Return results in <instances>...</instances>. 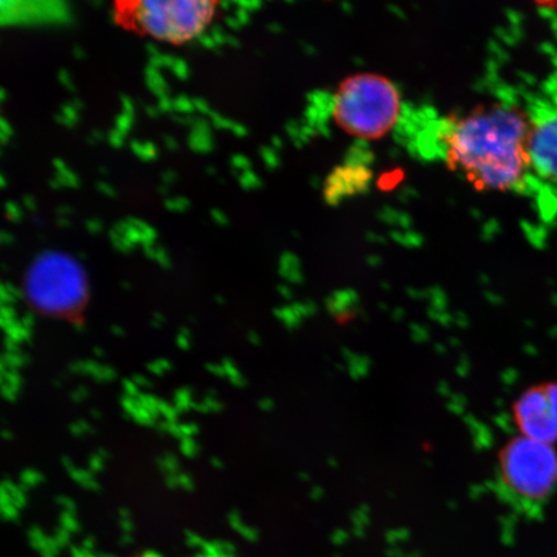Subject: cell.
Listing matches in <instances>:
<instances>
[{
    "label": "cell",
    "mask_w": 557,
    "mask_h": 557,
    "mask_svg": "<svg viewBox=\"0 0 557 557\" xmlns=\"http://www.w3.org/2000/svg\"><path fill=\"white\" fill-rule=\"evenodd\" d=\"M533 122L505 103L480 107L453 121L444 132V158L479 191H519L533 171Z\"/></svg>",
    "instance_id": "cell-1"
},
{
    "label": "cell",
    "mask_w": 557,
    "mask_h": 557,
    "mask_svg": "<svg viewBox=\"0 0 557 557\" xmlns=\"http://www.w3.org/2000/svg\"><path fill=\"white\" fill-rule=\"evenodd\" d=\"M401 95L386 76L359 73L339 83L332 101L334 123L346 135L374 141L389 134L401 115Z\"/></svg>",
    "instance_id": "cell-2"
},
{
    "label": "cell",
    "mask_w": 557,
    "mask_h": 557,
    "mask_svg": "<svg viewBox=\"0 0 557 557\" xmlns=\"http://www.w3.org/2000/svg\"><path fill=\"white\" fill-rule=\"evenodd\" d=\"M499 492L527 512H537L557 492V453L549 444L524 436L500 453Z\"/></svg>",
    "instance_id": "cell-3"
},
{
    "label": "cell",
    "mask_w": 557,
    "mask_h": 557,
    "mask_svg": "<svg viewBox=\"0 0 557 557\" xmlns=\"http://www.w3.org/2000/svg\"><path fill=\"white\" fill-rule=\"evenodd\" d=\"M24 292L34 308L47 313L78 309L87 297V278L82 264L60 250L46 249L26 270Z\"/></svg>",
    "instance_id": "cell-4"
},
{
    "label": "cell",
    "mask_w": 557,
    "mask_h": 557,
    "mask_svg": "<svg viewBox=\"0 0 557 557\" xmlns=\"http://www.w3.org/2000/svg\"><path fill=\"white\" fill-rule=\"evenodd\" d=\"M131 24L152 38L184 44L199 38L218 3L211 0H138L127 4Z\"/></svg>",
    "instance_id": "cell-5"
},
{
    "label": "cell",
    "mask_w": 557,
    "mask_h": 557,
    "mask_svg": "<svg viewBox=\"0 0 557 557\" xmlns=\"http://www.w3.org/2000/svg\"><path fill=\"white\" fill-rule=\"evenodd\" d=\"M515 422L521 436L552 445L557 441V385L534 387L515 404Z\"/></svg>",
    "instance_id": "cell-6"
},
{
    "label": "cell",
    "mask_w": 557,
    "mask_h": 557,
    "mask_svg": "<svg viewBox=\"0 0 557 557\" xmlns=\"http://www.w3.org/2000/svg\"><path fill=\"white\" fill-rule=\"evenodd\" d=\"M532 122L533 171L557 183V110L547 111Z\"/></svg>",
    "instance_id": "cell-7"
},
{
    "label": "cell",
    "mask_w": 557,
    "mask_h": 557,
    "mask_svg": "<svg viewBox=\"0 0 557 557\" xmlns=\"http://www.w3.org/2000/svg\"><path fill=\"white\" fill-rule=\"evenodd\" d=\"M372 171L361 163L337 166L326 178L324 198L326 203L337 206L341 201L364 193L372 183Z\"/></svg>",
    "instance_id": "cell-8"
},
{
    "label": "cell",
    "mask_w": 557,
    "mask_h": 557,
    "mask_svg": "<svg viewBox=\"0 0 557 557\" xmlns=\"http://www.w3.org/2000/svg\"><path fill=\"white\" fill-rule=\"evenodd\" d=\"M145 76H146V85H148L149 89L152 94L159 97V99H162L166 95V90H169V87H166V83L162 76L158 72V69L148 66L145 70Z\"/></svg>",
    "instance_id": "cell-9"
},
{
    "label": "cell",
    "mask_w": 557,
    "mask_h": 557,
    "mask_svg": "<svg viewBox=\"0 0 557 557\" xmlns=\"http://www.w3.org/2000/svg\"><path fill=\"white\" fill-rule=\"evenodd\" d=\"M190 149L197 152H209L213 148L211 132L191 129L189 136Z\"/></svg>",
    "instance_id": "cell-10"
},
{
    "label": "cell",
    "mask_w": 557,
    "mask_h": 557,
    "mask_svg": "<svg viewBox=\"0 0 557 557\" xmlns=\"http://www.w3.org/2000/svg\"><path fill=\"white\" fill-rule=\"evenodd\" d=\"M131 150L135 152V154L143 160H152L158 157L157 146L150 141L148 143H139L132 141Z\"/></svg>",
    "instance_id": "cell-11"
},
{
    "label": "cell",
    "mask_w": 557,
    "mask_h": 557,
    "mask_svg": "<svg viewBox=\"0 0 557 557\" xmlns=\"http://www.w3.org/2000/svg\"><path fill=\"white\" fill-rule=\"evenodd\" d=\"M109 238L111 244H113L114 248L116 250H120V252L127 253L134 247V244H132L125 236L117 234L114 232L113 228L110 230Z\"/></svg>",
    "instance_id": "cell-12"
},
{
    "label": "cell",
    "mask_w": 557,
    "mask_h": 557,
    "mask_svg": "<svg viewBox=\"0 0 557 557\" xmlns=\"http://www.w3.org/2000/svg\"><path fill=\"white\" fill-rule=\"evenodd\" d=\"M174 109L178 111L180 114L189 115L193 113L194 101L186 97L185 95H181L176 100H173Z\"/></svg>",
    "instance_id": "cell-13"
},
{
    "label": "cell",
    "mask_w": 557,
    "mask_h": 557,
    "mask_svg": "<svg viewBox=\"0 0 557 557\" xmlns=\"http://www.w3.org/2000/svg\"><path fill=\"white\" fill-rule=\"evenodd\" d=\"M134 117H135V114H128V113H124V111H122L121 115H117V117H116V121H115L116 128L115 129L120 131L121 134H123V135H127V132L132 127V123H134Z\"/></svg>",
    "instance_id": "cell-14"
},
{
    "label": "cell",
    "mask_w": 557,
    "mask_h": 557,
    "mask_svg": "<svg viewBox=\"0 0 557 557\" xmlns=\"http://www.w3.org/2000/svg\"><path fill=\"white\" fill-rule=\"evenodd\" d=\"M189 206V200L183 197L165 199L164 201V207L172 212H184Z\"/></svg>",
    "instance_id": "cell-15"
},
{
    "label": "cell",
    "mask_w": 557,
    "mask_h": 557,
    "mask_svg": "<svg viewBox=\"0 0 557 557\" xmlns=\"http://www.w3.org/2000/svg\"><path fill=\"white\" fill-rule=\"evenodd\" d=\"M55 178L60 181L62 186L78 187L79 184L78 177L67 169L61 172H55Z\"/></svg>",
    "instance_id": "cell-16"
},
{
    "label": "cell",
    "mask_w": 557,
    "mask_h": 557,
    "mask_svg": "<svg viewBox=\"0 0 557 557\" xmlns=\"http://www.w3.org/2000/svg\"><path fill=\"white\" fill-rule=\"evenodd\" d=\"M174 75L177 76L178 79H187L189 78V66H187L186 61L183 59L176 58L174 60L173 65L171 67Z\"/></svg>",
    "instance_id": "cell-17"
},
{
    "label": "cell",
    "mask_w": 557,
    "mask_h": 557,
    "mask_svg": "<svg viewBox=\"0 0 557 557\" xmlns=\"http://www.w3.org/2000/svg\"><path fill=\"white\" fill-rule=\"evenodd\" d=\"M240 185L244 189H255V187L259 186L260 181L256 177V174L252 171L243 172L239 176Z\"/></svg>",
    "instance_id": "cell-18"
},
{
    "label": "cell",
    "mask_w": 557,
    "mask_h": 557,
    "mask_svg": "<svg viewBox=\"0 0 557 557\" xmlns=\"http://www.w3.org/2000/svg\"><path fill=\"white\" fill-rule=\"evenodd\" d=\"M5 214L7 219H9L12 222H18L21 219H23V211H21L20 206L13 203V201H7Z\"/></svg>",
    "instance_id": "cell-19"
},
{
    "label": "cell",
    "mask_w": 557,
    "mask_h": 557,
    "mask_svg": "<svg viewBox=\"0 0 557 557\" xmlns=\"http://www.w3.org/2000/svg\"><path fill=\"white\" fill-rule=\"evenodd\" d=\"M230 163H232V169L234 171H250V162L246 157L240 154H235L230 159Z\"/></svg>",
    "instance_id": "cell-20"
},
{
    "label": "cell",
    "mask_w": 557,
    "mask_h": 557,
    "mask_svg": "<svg viewBox=\"0 0 557 557\" xmlns=\"http://www.w3.org/2000/svg\"><path fill=\"white\" fill-rule=\"evenodd\" d=\"M209 117H211L212 124L215 128H222V129H232L234 122L226 120V117L222 116L219 113H212L209 114Z\"/></svg>",
    "instance_id": "cell-21"
},
{
    "label": "cell",
    "mask_w": 557,
    "mask_h": 557,
    "mask_svg": "<svg viewBox=\"0 0 557 557\" xmlns=\"http://www.w3.org/2000/svg\"><path fill=\"white\" fill-rule=\"evenodd\" d=\"M61 114L73 124L78 121V110L74 109L72 103L62 104Z\"/></svg>",
    "instance_id": "cell-22"
},
{
    "label": "cell",
    "mask_w": 557,
    "mask_h": 557,
    "mask_svg": "<svg viewBox=\"0 0 557 557\" xmlns=\"http://www.w3.org/2000/svg\"><path fill=\"white\" fill-rule=\"evenodd\" d=\"M129 224V222H128ZM127 238L132 244H141L143 243V232H139L138 228L132 226L129 224L127 232L123 235Z\"/></svg>",
    "instance_id": "cell-23"
},
{
    "label": "cell",
    "mask_w": 557,
    "mask_h": 557,
    "mask_svg": "<svg viewBox=\"0 0 557 557\" xmlns=\"http://www.w3.org/2000/svg\"><path fill=\"white\" fill-rule=\"evenodd\" d=\"M211 35L215 41V45H218V46L226 45L227 35L224 33V30H222L221 26H219V25L212 26Z\"/></svg>",
    "instance_id": "cell-24"
},
{
    "label": "cell",
    "mask_w": 557,
    "mask_h": 557,
    "mask_svg": "<svg viewBox=\"0 0 557 557\" xmlns=\"http://www.w3.org/2000/svg\"><path fill=\"white\" fill-rule=\"evenodd\" d=\"M11 136H12L11 125L9 124V122H7L4 120V117H2V120H0V141H2V144H5L7 141H9V138Z\"/></svg>",
    "instance_id": "cell-25"
},
{
    "label": "cell",
    "mask_w": 557,
    "mask_h": 557,
    "mask_svg": "<svg viewBox=\"0 0 557 557\" xmlns=\"http://www.w3.org/2000/svg\"><path fill=\"white\" fill-rule=\"evenodd\" d=\"M234 4L238 7V9H243L248 12L260 9L261 5V3L256 2V0H235Z\"/></svg>",
    "instance_id": "cell-26"
},
{
    "label": "cell",
    "mask_w": 557,
    "mask_h": 557,
    "mask_svg": "<svg viewBox=\"0 0 557 557\" xmlns=\"http://www.w3.org/2000/svg\"><path fill=\"white\" fill-rule=\"evenodd\" d=\"M124 137L125 135L121 134L120 131H111L110 134H109V143L111 146H113V148H122V145L124 143Z\"/></svg>",
    "instance_id": "cell-27"
},
{
    "label": "cell",
    "mask_w": 557,
    "mask_h": 557,
    "mask_svg": "<svg viewBox=\"0 0 557 557\" xmlns=\"http://www.w3.org/2000/svg\"><path fill=\"white\" fill-rule=\"evenodd\" d=\"M211 218L215 224L220 226H226L228 224L227 215L224 212H221L220 209H212Z\"/></svg>",
    "instance_id": "cell-28"
},
{
    "label": "cell",
    "mask_w": 557,
    "mask_h": 557,
    "mask_svg": "<svg viewBox=\"0 0 557 557\" xmlns=\"http://www.w3.org/2000/svg\"><path fill=\"white\" fill-rule=\"evenodd\" d=\"M156 261L163 268H170V257L162 247H157Z\"/></svg>",
    "instance_id": "cell-29"
},
{
    "label": "cell",
    "mask_w": 557,
    "mask_h": 557,
    "mask_svg": "<svg viewBox=\"0 0 557 557\" xmlns=\"http://www.w3.org/2000/svg\"><path fill=\"white\" fill-rule=\"evenodd\" d=\"M174 109L173 100L170 99L169 96L162 97L158 102V110L162 111V113H170V111Z\"/></svg>",
    "instance_id": "cell-30"
},
{
    "label": "cell",
    "mask_w": 557,
    "mask_h": 557,
    "mask_svg": "<svg viewBox=\"0 0 557 557\" xmlns=\"http://www.w3.org/2000/svg\"><path fill=\"white\" fill-rule=\"evenodd\" d=\"M194 107L199 111L200 114L209 115L212 113V110L209 109V104L203 99H194Z\"/></svg>",
    "instance_id": "cell-31"
},
{
    "label": "cell",
    "mask_w": 557,
    "mask_h": 557,
    "mask_svg": "<svg viewBox=\"0 0 557 557\" xmlns=\"http://www.w3.org/2000/svg\"><path fill=\"white\" fill-rule=\"evenodd\" d=\"M198 41L199 45L209 48V50H213V48L218 47L211 34H201L200 37L198 38Z\"/></svg>",
    "instance_id": "cell-32"
},
{
    "label": "cell",
    "mask_w": 557,
    "mask_h": 557,
    "mask_svg": "<svg viewBox=\"0 0 557 557\" xmlns=\"http://www.w3.org/2000/svg\"><path fill=\"white\" fill-rule=\"evenodd\" d=\"M97 190H99L101 194L107 195V197L114 198L115 197V190L113 186H110L107 183H99L97 184Z\"/></svg>",
    "instance_id": "cell-33"
},
{
    "label": "cell",
    "mask_w": 557,
    "mask_h": 557,
    "mask_svg": "<svg viewBox=\"0 0 557 557\" xmlns=\"http://www.w3.org/2000/svg\"><path fill=\"white\" fill-rule=\"evenodd\" d=\"M121 102L124 113L135 114L134 102L131 101L128 96H122Z\"/></svg>",
    "instance_id": "cell-34"
},
{
    "label": "cell",
    "mask_w": 557,
    "mask_h": 557,
    "mask_svg": "<svg viewBox=\"0 0 557 557\" xmlns=\"http://www.w3.org/2000/svg\"><path fill=\"white\" fill-rule=\"evenodd\" d=\"M86 227L88 230V233L90 234H97L100 233L102 230V224L99 220H88L86 222Z\"/></svg>",
    "instance_id": "cell-35"
},
{
    "label": "cell",
    "mask_w": 557,
    "mask_h": 557,
    "mask_svg": "<svg viewBox=\"0 0 557 557\" xmlns=\"http://www.w3.org/2000/svg\"><path fill=\"white\" fill-rule=\"evenodd\" d=\"M59 81L61 85L67 88L69 90H74L73 83L72 81H70V76L66 73V70H61V72L59 73Z\"/></svg>",
    "instance_id": "cell-36"
},
{
    "label": "cell",
    "mask_w": 557,
    "mask_h": 557,
    "mask_svg": "<svg viewBox=\"0 0 557 557\" xmlns=\"http://www.w3.org/2000/svg\"><path fill=\"white\" fill-rule=\"evenodd\" d=\"M235 17L238 18L240 25H246L249 23V13L243 9L235 10Z\"/></svg>",
    "instance_id": "cell-37"
},
{
    "label": "cell",
    "mask_w": 557,
    "mask_h": 557,
    "mask_svg": "<svg viewBox=\"0 0 557 557\" xmlns=\"http://www.w3.org/2000/svg\"><path fill=\"white\" fill-rule=\"evenodd\" d=\"M23 205L27 209V211L34 212L37 209V201L32 197V195H25L23 199Z\"/></svg>",
    "instance_id": "cell-38"
},
{
    "label": "cell",
    "mask_w": 557,
    "mask_h": 557,
    "mask_svg": "<svg viewBox=\"0 0 557 557\" xmlns=\"http://www.w3.org/2000/svg\"><path fill=\"white\" fill-rule=\"evenodd\" d=\"M225 23L230 27V29L233 30H238L239 27L242 26L238 18H236L235 16H226Z\"/></svg>",
    "instance_id": "cell-39"
},
{
    "label": "cell",
    "mask_w": 557,
    "mask_h": 557,
    "mask_svg": "<svg viewBox=\"0 0 557 557\" xmlns=\"http://www.w3.org/2000/svg\"><path fill=\"white\" fill-rule=\"evenodd\" d=\"M177 174L173 171H165L162 174L163 185H170L173 183V181H176Z\"/></svg>",
    "instance_id": "cell-40"
},
{
    "label": "cell",
    "mask_w": 557,
    "mask_h": 557,
    "mask_svg": "<svg viewBox=\"0 0 557 557\" xmlns=\"http://www.w3.org/2000/svg\"><path fill=\"white\" fill-rule=\"evenodd\" d=\"M232 131L236 137L247 136V129H246V127H243L242 124L234 123Z\"/></svg>",
    "instance_id": "cell-41"
},
{
    "label": "cell",
    "mask_w": 557,
    "mask_h": 557,
    "mask_svg": "<svg viewBox=\"0 0 557 557\" xmlns=\"http://www.w3.org/2000/svg\"><path fill=\"white\" fill-rule=\"evenodd\" d=\"M164 144L166 146V149H170V150L178 149V143L172 136H169V135L164 136Z\"/></svg>",
    "instance_id": "cell-42"
},
{
    "label": "cell",
    "mask_w": 557,
    "mask_h": 557,
    "mask_svg": "<svg viewBox=\"0 0 557 557\" xmlns=\"http://www.w3.org/2000/svg\"><path fill=\"white\" fill-rule=\"evenodd\" d=\"M55 212H58L59 218H67V215L70 213H72L73 211H72V208H70L67 206H61L58 208V211H55Z\"/></svg>",
    "instance_id": "cell-43"
},
{
    "label": "cell",
    "mask_w": 557,
    "mask_h": 557,
    "mask_svg": "<svg viewBox=\"0 0 557 557\" xmlns=\"http://www.w3.org/2000/svg\"><path fill=\"white\" fill-rule=\"evenodd\" d=\"M123 12L120 10H111L110 11V18L113 21V23H120L122 18Z\"/></svg>",
    "instance_id": "cell-44"
},
{
    "label": "cell",
    "mask_w": 557,
    "mask_h": 557,
    "mask_svg": "<svg viewBox=\"0 0 557 557\" xmlns=\"http://www.w3.org/2000/svg\"><path fill=\"white\" fill-rule=\"evenodd\" d=\"M0 242H2L4 246H9V244L13 243V236L10 233L3 232L0 234Z\"/></svg>",
    "instance_id": "cell-45"
},
{
    "label": "cell",
    "mask_w": 557,
    "mask_h": 557,
    "mask_svg": "<svg viewBox=\"0 0 557 557\" xmlns=\"http://www.w3.org/2000/svg\"><path fill=\"white\" fill-rule=\"evenodd\" d=\"M146 51H148L150 58H156V55L160 54L156 45H152V44L146 45Z\"/></svg>",
    "instance_id": "cell-46"
},
{
    "label": "cell",
    "mask_w": 557,
    "mask_h": 557,
    "mask_svg": "<svg viewBox=\"0 0 557 557\" xmlns=\"http://www.w3.org/2000/svg\"><path fill=\"white\" fill-rule=\"evenodd\" d=\"M53 166H54L55 172H61V171H64L65 169H67L66 164L64 162H62L61 159H54Z\"/></svg>",
    "instance_id": "cell-47"
},
{
    "label": "cell",
    "mask_w": 557,
    "mask_h": 557,
    "mask_svg": "<svg viewBox=\"0 0 557 557\" xmlns=\"http://www.w3.org/2000/svg\"><path fill=\"white\" fill-rule=\"evenodd\" d=\"M55 121L59 122V124L65 125V127H73V123L67 121L66 117L62 114L55 115Z\"/></svg>",
    "instance_id": "cell-48"
},
{
    "label": "cell",
    "mask_w": 557,
    "mask_h": 557,
    "mask_svg": "<svg viewBox=\"0 0 557 557\" xmlns=\"http://www.w3.org/2000/svg\"><path fill=\"white\" fill-rule=\"evenodd\" d=\"M102 137H103V135L101 134L100 131H94L92 134H90L89 143L95 144L97 141H100V139H102Z\"/></svg>",
    "instance_id": "cell-49"
},
{
    "label": "cell",
    "mask_w": 557,
    "mask_h": 557,
    "mask_svg": "<svg viewBox=\"0 0 557 557\" xmlns=\"http://www.w3.org/2000/svg\"><path fill=\"white\" fill-rule=\"evenodd\" d=\"M73 55L75 59L83 60V59H85L86 54H85V51H83L81 47H74Z\"/></svg>",
    "instance_id": "cell-50"
},
{
    "label": "cell",
    "mask_w": 557,
    "mask_h": 557,
    "mask_svg": "<svg viewBox=\"0 0 557 557\" xmlns=\"http://www.w3.org/2000/svg\"><path fill=\"white\" fill-rule=\"evenodd\" d=\"M226 45L232 47H239V40L233 37V35H227L226 37Z\"/></svg>",
    "instance_id": "cell-51"
},
{
    "label": "cell",
    "mask_w": 557,
    "mask_h": 557,
    "mask_svg": "<svg viewBox=\"0 0 557 557\" xmlns=\"http://www.w3.org/2000/svg\"><path fill=\"white\" fill-rule=\"evenodd\" d=\"M146 114L150 117H156L159 114V110L156 107H146Z\"/></svg>",
    "instance_id": "cell-52"
},
{
    "label": "cell",
    "mask_w": 557,
    "mask_h": 557,
    "mask_svg": "<svg viewBox=\"0 0 557 557\" xmlns=\"http://www.w3.org/2000/svg\"><path fill=\"white\" fill-rule=\"evenodd\" d=\"M234 4V2H227V0H222V2L218 3V7H220V9L222 11H228L230 10V7H232Z\"/></svg>",
    "instance_id": "cell-53"
},
{
    "label": "cell",
    "mask_w": 557,
    "mask_h": 557,
    "mask_svg": "<svg viewBox=\"0 0 557 557\" xmlns=\"http://www.w3.org/2000/svg\"><path fill=\"white\" fill-rule=\"evenodd\" d=\"M58 225L65 228L70 226V222L67 218H58Z\"/></svg>",
    "instance_id": "cell-54"
},
{
    "label": "cell",
    "mask_w": 557,
    "mask_h": 557,
    "mask_svg": "<svg viewBox=\"0 0 557 557\" xmlns=\"http://www.w3.org/2000/svg\"><path fill=\"white\" fill-rule=\"evenodd\" d=\"M50 186L52 187V189H60V187H62V185L60 184V181L58 178L51 180Z\"/></svg>",
    "instance_id": "cell-55"
},
{
    "label": "cell",
    "mask_w": 557,
    "mask_h": 557,
    "mask_svg": "<svg viewBox=\"0 0 557 557\" xmlns=\"http://www.w3.org/2000/svg\"><path fill=\"white\" fill-rule=\"evenodd\" d=\"M73 104V108L76 109V110H79L83 108V102L81 100H73L72 102H70Z\"/></svg>",
    "instance_id": "cell-56"
},
{
    "label": "cell",
    "mask_w": 557,
    "mask_h": 557,
    "mask_svg": "<svg viewBox=\"0 0 557 557\" xmlns=\"http://www.w3.org/2000/svg\"><path fill=\"white\" fill-rule=\"evenodd\" d=\"M166 191H169V187H166V185H162L159 187V193L162 194V195H165Z\"/></svg>",
    "instance_id": "cell-57"
},
{
    "label": "cell",
    "mask_w": 557,
    "mask_h": 557,
    "mask_svg": "<svg viewBox=\"0 0 557 557\" xmlns=\"http://www.w3.org/2000/svg\"><path fill=\"white\" fill-rule=\"evenodd\" d=\"M0 187H2V189H4L5 187V180L3 174H0Z\"/></svg>",
    "instance_id": "cell-58"
},
{
    "label": "cell",
    "mask_w": 557,
    "mask_h": 557,
    "mask_svg": "<svg viewBox=\"0 0 557 557\" xmlns=\"http://www.w3.org/2000/svg\"><path fill=\"white\" fill-rule=\"evenodd\" d=\"M207 172H208L209 174H212V176H214V174H215V173H218V171H215V170L213 169V166H212V165H209V166H208Z\"/></svg>",
    "instance_id": "cell-59"
},
{
    "label": "cell",
    "mask_w": 557,
    "mask_h": 557,
    "mask_svg": "<svg viewBox=\"0 0 557 557\" xmlns=\"http://www.w3.org/2000/svg\"><path fill=\"white\" fill-rule=\"evenodd\" d=\"M5 100V90L2 88L0 89V101H4Z\"/></svg>",
    "instance_id": "cell-60"
},
{
    "label": "cell",
    "mask_w": 557,
    "mask_h": 557,
    "mask_svg": "<svg viewBox=\"0 0 557 557\" xmlns=\"http://www.w3.org/2000/svg\"><path fill=\"white\" fill-rule=\"evenodd\" d=\"M94 5H101L102 2H92Z\"/></svg>",
    "instance_id": "cell-61"
}]
</instances>
